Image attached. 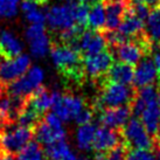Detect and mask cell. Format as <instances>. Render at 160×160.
I'll return each instance as SVG.
<instances>
[{"label": "cell", "mask_w": 160, "mask_h": 160, "mask_svg": "<svg viewBox=\"0 0 160 160\" xmlns=\"http://www.w3.org/2000/svg\"><path fill=\"white\" fill-rule=\"evenodd\" d=\"M50 58L55 68L68 78L80 82L84 76L85 72L81 53L70 48L69 46L63 43L52 46Z\"/></svg>", "instance_id": "6da1fadb"}, {"label": "cell", "mask_w": 160, "mask_h": 160, "mask_svg": "<svg viewBox=\"0 0 160 160\" xmlns=\"http://www.w3.org/2000/svg\"><path fill=\"white\" fill-rule=\"evenodd\" d=\"M34 137V131L31 128L21 126L19 124H8L1 126L0 133V151L17 154Z\"/></svg>", "instance_id": "7a4b0ae2"}, {"label": "cell", "mask_w": 160, "mask_h": 160, "mask_svg": "<svg viewBox=\"0 0 160 160\" xmlns=\"http://www.w3.org/2000/svg\"><path fill=\"white\" fill-rule=\"evenodd\" d=\"M136 92L129 85L108 81L103 85V90L98 98V107L105 109L126 107L133 102Z\"/></svg>", "instance_id": "3957f363"}, {"label": "cell", "mask_w": 160, "mask_h": 160, "mask_svg": "<svg viewBox=\"0 0 160 160\" xmlns=\"http://www.w3.org/2000/svg\"><path fill=\"white\" fill-rule=\"evenodd\" d=\"M45 72L40 67H32L26 74L7 85V93L15 97L29 99L33 93L42 87Z\"/></svg>", "instance_id": "277c9868"}, {"label": "cell", "mask_w": 160, "mask_h": 160, "mask_svg": "<svg viewBox=\"0 0 160 160\" xmlns=\"http://www.w3.org/2000/svg\"><path fill=\"white\" fill-rule=\"evenodd\" d=\"M123 137L126 142V146L132 147L133 150H150L153 146L151 134L137 117L131 118L124 126Z\"/></svg>", "instance_id": "5b68a950"}, {"label": "cell", "mask_w": 160, "mask_h": 160, "mask_svg": "<svg viewBox=\"0 0 160 160\" xmlns=\"http://www.w3.org/2000/svg\"><path fill=\"white\" fill-rule=\"evenodd\" d=\"M150 47V40L144 34L139 41H126L124 43L113 47L116 58L119 60V62L134 66L144 58V54L148 50Z\"/></svg>", "instance_id": "8992f818"}, {"label": "cell", "mask_w": 160, "mask_h": 160, "mask_svg": "<svg viewBox=\"0 0 160 160\" xmlns=\"http://www.w3.org/2000/svg\"><path fill=\"white\" fill-rule=\"evenodd\" d=\"M46 22L52 31L61 33L76 25L75 7L68 5H55L46 13Z\"/></svg>", "instance_id": "52a82bcc"}, {"label": "cell", "mask_w": 160, "mask_h": 160, "mask_svg": "<svg viewBox=\"0 0 160 160\" xmlns=\"http://www.w3.org/2000/svg\"><path fill=\"white\" fill-rule=\"evenodd\" d=\"M31 69V58L21 54L12 60H2L0 62V78L5 84H11L12 82L22 77Z\"/></svg>", "instance_id": "ba28073f"}, {"label": "cell", "mask_w": 160, "mask_h": 160, "mask_svg": "<svg viewBox=\"0 0 160 160\" xmlns=\"http://www.w3.org/2000/svg\"><path fill=\"white\" fill-rule=\"evenodd\" d=\"M85 109L84 99L80 96L66 93L62 95L61 98L54 104L52 110L62 122H70L75 119L80 112Z\"/></svg>", "instance_id": "9c48e42d"}, {"label": "cell", "mask_w": 160, "mask_h": 160, "mask_svg": "<svg viewBox=\"0 0 160 160\" xmlns=\"http://www.w3.org/2000/svg\"><path fill=\"white\" fill-rule=\"evenodd\" d=\"M25 36L34 58H41L50 52V39L46 32L45 25H31L25 32Z\"/></svg>", "instance_id": "30bf717a"}, {"label": "cell", "mask_w": 160, "mask_h": 160, "mask_svg": "<svg viewBox=\"0 0 160 160\" xmlns=\"http://www.w3.org/2000/svg\"><path fill=\"white\" fill-rule=\"evenodd\" d=\"M112 62H113V56L108 50H104L93 56H88L83 61L84 72L91 78H98L108 74V71L110 70V68L113 64Z\"/></svg>", "instance_id": "8fae6325"}, {"label": "cell", "mask_w": 160, "mask_h": 160, "mask_svg": "<svg viewBox=\"0 0 160 160\" xmlns=\"http://www.w3.org/2000/svg\"><path fill=\"white\" fill-rule=\"evenodd\" d=\"M105 46H107V40L101 33L84 31L77 41V52L84 54L85 58H88L104 52Z\"/></svg>", "instance_id": "7c38bea8"}, {"label": "cell", "mask_w": 160, "mask_h": 160, "mask_svg": "<svg viewBox=\"0 0 160 160\" xmlns=\"http://www.w3.org/2000/svg\"><path fill=\"white\" fill-rule=\"evenodd\" d=\"M61 96L62 95L58 90H48L45 87H41L29 97L28 102L39 115L42 116L54 107V104L61 98Z\"/></svg>", "instance_id": "4fadbf2b"}, {"label": "cell", "mask_w": 160, "mask_h": 160, "mask_svg": "<svg viewBox=\"0 0 160 160\" xmlns=\"http://www.w3.org/2000/svg\"><path fill=\"white\" fill-rule=\"evenodd\" d=\"M132 115V110L130 105L119 108H112V109H105L101 113L99 122L102 123L104 128H109L112 130H118L124 128L130 120V117Z\"/></svg>", "instance_id": "5bb4252c"}, {"label": "cell", "mask_w": 160, "mask_h": 160, "mask_svg": "<svg viewBox=\"0 0 160 160\" xmlns=\"http://www.w3.org/2000/svg\"><path fill=\"white\" fill-rule=\"evenodd\" d=\"M130 7L129 0H107L105 12H107V29L116 31L119 28Z\"/></svg>", "instance_id": "9a60e30c"}, {"label": "cell", "mask_w": 160, "mask_h": 160, "mask_svg": "<svg viewBox=\"0 0 160 160\" xmlns=\"http://www.w3.org/2000/svg\"><path fill=\"white\" fill-rule=\"evenodd\" d=\"M158 76L159 74L153 63V60L150 58H144L134 69L133 83L136 87L142 89L153 84L158 78Z\"/></svg>", "instance_id": "2e32d148"}, {"label": "cell", "mask_w": 160, "mask_h": 160, "mask_svg": "<svg viewBox=\"0 0 160 160\" xmlns=\"http://www.w3.org/2000/svg\"><path fill=\"white\" fill-rule=\"evenodd\" d=\"M120 144V134L117 130H112L109 128H99L96 131L95 140H93L92 148L96 152L111 151L112 148L117 147Z\"/></svg>", "instance_id": "e0dca14e"}, {"label": "cell", "mask_w": 160, "mask_h": 160, "mask_svg": "<svg viewBox=\"0 0 160 160\" xmlns=\"http://www.w3.org/2000/svg\"><path fill=\"white\" fill-rule=\"evenodd\" d=\"M23 43L21 40L9 31L0 33V58L2 60H12L21 55Z\"/></svg>", "instance_id": "ac0fdd59"}, {"label": "cell", "mask_w": 160, "mask_h": 160, "mask_svg": "<svg viewBox=\"0 0 160 160\" xmlns=\"http://www.w3.org/2000/svg\"><path fill=\"white\" fill-rule=\"evenodd\" d=\"M34 137L36 138V142L48 146L50 144L67 139V131L66 130H55L50 128L43 119H41L38 125L33 129Z\"/></svg>", "instance_id": "d6986e66"}, {"label": "cell", "mask_w": 160, "mask_h": 160, "mask_svg": "<svg viewBox=\"0 0 160 160\" xmlns=\"http://www.w3.org/2000/svg\"><path fill=\"white\" fill-rule=\"evenodd\" d=\"M108 81L129 85L134 80V69L132 66L125 64L122 62L113 63L110 70L108 71Z\"/></svg>", "instance_id": "ffe728a7"}, {"label": "cell", "mask_w": 160, "mask_h": 160, "mask_svg": "<svg viewBox=\"0 0 160 160\" xmlns=\"http://www.w3.org/2000/svg\"><path fill=\"white\" fill-rule=\"evenodd\" d=\"M142 123L150 134H157L160 123V107L158 101L146 103V108L142 113Z\"/></svg>", "instance_id": "44dd1931"}, {"label": "cell", "mask_w": 160, "mask_h": 160, "mask_svg": "<svg viewBox=\"0 0 160 160\" xmlns=\"http://www.w3.org/2000/svg\"><path fill=\"white\" fill-rule=\"evenodd\" d=\"M97 128L93 124H85L78 126L76 131V145L81 151H90L92 148Z\"/></svg>", "instance_id": "7402d4cb"}, {"label": "cell", "mask_w": 160, "mask_h": 160, "mask_svg": "<svg viewBox=\"0 0 160 160\" xmlns=\"http://www.w3.org/2000/svg\"><path fill=\"white\" fill-rule=\"evenodd\" d=\"M144 28H145L144 21H142L140 19H138L130 11H128L123 22L120 23L119 28H118V32L122 35H124L125 38H128V36H139L140 33L142 34Z\"/></svg>", "instance_id": "603a6c76"}, {"label": "cell", "mask_w": 160, "mask_h": 160, "mask_svg": "<svg viewBox=\"0 0 160 160\" xmlns=\"http://www.w3.org/2000/svg\"><path fill=\"white\" fill-rule=\"evenodd\" d=\"M88 26L93 32L101 31L107 26V12H105V5H103V2L95 5L90 8Z\"/></svg>", "instance_id": "cb8c5ba5"}, {"label": "cell", "mask_w": 160, "mask_h": 160, "mask_svg": "<svg viewBox=\"0 0 160 160\" xmlns=\"http://www.w3.org/2000/svg\"><path fill=\"white\" fill-rule=\"evenodd\" d=\"M146 35L150 41H153L160 46V9L154 8L151 11L146 20Z\"/></svg>", "instance_id": "d4e9b609"}, {"label": "cell", "mask_w": 160, "mask_h": 160, "mask_svg": "<svg viewBox=\"0 0 160 160\" xmlns=\"http://www.w3.org/2000/svg\"><path fill=\"white\" fill-rule=\"evenodd\" d=\"M19 160H46V152L36 140L28 142L19 153Z\"/></svg>", "instance_id": "484cf974"}, {"label": "cell", "mask_w": 160, "mask_h": 160, "mask_svg": "<svg viewBox=\"0 0 160 160\" xmlns=\"http://www.w3.org/2000/svg\"><path fill=\"white\" fill-rule=\"evenodd\" d=\"M46 156L48 157L49 160H61L64 156H67L70 151V146L68 144L67 139L58 140V142L50 144L46 146Z\"/></svg>", "instance_id": "4316f807"}, {"label": "cell", "mask_w": 160, "mask_h": 160, "mask_svg": "<svg viewBox=\"0 0 160 160\" xmlns=\"http://www.w3.org/2000/svg\"><path fill=\"white\" fill-rule=\"evenodd\" d=\"M40 120H41V115H39V113L29 105V103H28V107H27L26 110L21 113V116L19 117V119L17 123H18L19 125H21V126H26V128L34 129Z\"/></svg>", "instance_id": "83f0119b"}, {"label": "cell", "mask_w": 160, "mask_h": 160, "mask_svg": "<svg viewBox=\"0 0 160 160\" xmlns=\"http://www.w3.org/2000/svg\"><path fill=\"white\" fill-rule=\"evenodd\" d=\"M20 0H0V17L12 19L18 14Z\"/></svg>", "instance_id": "f1b7e54d"}, {"label": "cell", "mask_w": 160, "mask_h": 160, "mask_svg": "<svg viewBox=\"0 0 160 160\" xmlns=\"http://www.w3.org/2000/svg\"><path fill=\"white\" fill-rule=\"evenodd\" d=\"M41 5H36L35 7L25 12V18L31 25H45L46 23V14L41 11Z\"/></svg>", "instance_id": "f546056e"}, {"label": "cell", "mask_w": 160, "mask_h": 160, "mask_svg": "<svg viewBox=\"0 0 160 160\" xmlns=\"http://www.w3.org/2000/svg\"><path fill=\"white\" fill-rule=\"evenodd\" d=\"M129 11L133 15H136L138 19H140L142 21H146L150 13H151L150 7L144 4H140V2H133L132 5L130 4Z\"/></svg>", "instance_id": "4dcf8cb0"}, {"label": "cell", "mask_w": 160, "mask_h": 160, "mask_svg": "<svg viewBox=\"0 0 160 160\" xmlns=\"http://www.w3.org/2000/svg\"><path fill=\"white\" fill-rule=\"evenodd\" d=\"M89 7L84 4L75 7V20L76 25L80 27H85L88 25V18H89Z\"/></svg>", "instance_id": "1f68e13d"}, {"label": "cell", "mask_w": 160, "mask_h": 160, "mask_svg": "<svg viewBox=\"0 0 160 160\" xmlns=\"http://www.w3.org/2000/svg\"><path fill=\"white\" fill-rule=\"evenodd\" d=\"M126 158H128V148L126 145L122 144L107 153V160H126Z\"/></svg>", "instance_id": "d6a6232c"}, {"label": "cell", "mask_w": 160, "mask_h": 160, "mask_svg": "<svg viewBox=\"0 0 160 160\" xmlns=\"http://www.w3.org/2000/svg\"><path fill=\"white\" fill-rule=\"evenodd\" d=\"M126 160H156L150 150H132L128 153Z\"/></svg>", "instance_id": "836d02e7"}, {"label": "cell", "mask_w": 160, "mask_h": 160, "mask_svg": "<svg viewBox=\"0 0 160 160\" xmlns=\"http://www.w3.org/2000/svg\"><path fill=\"white\" fill-rule=\"evenodd\" d=\"M92 117H93L92 111H91L90 109H87V108H85L84 110H83L82 112H80L78 116L75 118V122H76V124H78V126H81V125H85V124H90V122H91V119H92Z\"/></svg>", "instance_id": "e575fe53"}, {"label": "cell", "mask_w": 160, "mask_h": 160, "mask_svg": "<svg viewBox=\"0 0 160 160\" xmlns=\"http://www.w3.org/2000/svg\"><path fill=\"white\" fill-rule=\"evenodd\" d=\"M152 60H153V63H154L157 70H158V74H159V76H160V48L153 53Z\"/></svg>", "instance_id": "d590c367"}, {"label": "cell", "mask_w": 160, "mask_h": 160, "mask_svg": "<svg viewBox=\"0 0 160 160\" xmlns=\"http://www.w3.org/2000/svg\"><path fill=\"white\" fill-rule=\"evenodd\" d=\"M136 2H140V4H144L151 7V6H157V5L160 4V0H134Z\"/></svg>", "instance_id": "8d00e7d4"}, {"label": "cell", "mask_w": 160, "mask_h": 160, "mask_svg": "<svg viewBox=\"0 0 160 160\" xmlns=\"http://www.w3.org/2000/svg\"><path fill=\"white\" fill-rule=\"evenodd\" d=\"M0 160H19L15 154H11V153H6V152L0 151Z\"/></svg>", "instance_id": "74e56055"}, {"label": "cell", "mask_w": 160, "mask_h": 160, "mask_svg": "<svg viewBox=\"0 0 160 160\" xmlns=\"http://www.w3.org/2000/svg\"><path fill=\"white\" fill-rule=\"evenodd\" d=\"M63 4L71 6V7H77L81 4H83V0H62Z\"/></svg>", "instance_id": "f35d334b"}, {"label": "cell", "mask_w": 160, "mask_h": 160, "mask_svg": "<svg viewBox=\"0 0 160 160\" xmlns=\"http://www.w3.org/2000/svg\"><path fill=\"white\" fill-rule=\"evenodd\" d=\"M101 2H102V0H83V4L87 5L88 7H93L95 5L101 4Z\"/></svg>", "instance_id": "ab89813d"}, {"label": "cell", "mask_w": 160, "mask_h": 160, "mask_svg": "<svg viewBox=\"0 0 160 160\" xmlns=\"http://www.w3.org/2000/svg\"><path fill=\"white\" fill-rule=\"evenodd\" d=\"M61 160H80V158L76 156L74 152H69L67 156H64Z\"/></svg>", "instance_id": "60d3db41"}, {"label": "cell", "mask_w": 160, "mask_h": 160, "mask_svg": "<svg viewBox=\"0 0 160 160\" xmlns=\"http://www.w3.org/2000/svg\"><path fill=\"white\" fill-rule=\"evenodd\" d=\"M154 159L156 160H160V144H156V148H154Z\"/></svg>", "instance_id": "b9f144b4"}, {"label": "cell", "mask_w": 160, "mask_h": 160, "mask_svg": "<svg viewBox=\"0 0 160 160\" xmlns=\"http://www.w3.org/2000/svg\"><path fill=\"white\" fill-rule=\"evenodd\" d=\"M5 91H7V87H6V84L0 78V96H2L4 93H6Z\"/></svg>", "instance_id": "7bdbcfd3"}, {"label": "cell", "mask_w": 160, "mask_h": 160, "mask_svg": "<svg viewBox=\"0 0 160 160\" xmlns=\"http://www.w3.org/2000/svg\"><path fill=\"white\" fill-rule=\"evenodd\" d=\"M157 140H156V144H160V123H159V126H158V131H157Z\"/></svg>", "instance_id": "ee69618b"}, {"label": "cell", "mask_w": 160, "mask_h": 160, "mask_svg": "<svg viewBox=\"0 0 160 160\" xmlns=\"http://www.w3.org/2000/svg\"><path fill=\"white\" fill-rule=\"evenodd\" d=\"M31 1H34V2H38L39 5H41V6H43V5H46L47 2H48V0H31Z\"/></svg>", "instance_id": "f6af8a7d"}, {"label": "cell", "mask_w": 160, "mask_h": 160, "mask_svg": "<svg viewBox=\"0 0 160 160\" xmlns=\"http://www.w3.org/2000/svg\"><path fill=\"white\" fill-rule=\"evenodd\" d=\"M158 103H159V107H160V85L158 88Z\"/></svg>", "instance_id": "bcb514c9"}, {"label": "cell", "mask_w": 160, "mask_h": 160, "mask_svg": "<svg viewBox=\"0 0 160 160\" xmlns=\"http://www.w3.org/2000/svg\"><path fill=\"white\" fill-rule=\"evenodd\" d=\"M80 160H89V159H87V158H82V159H80Z\"/></svg>", "instance_id": "7dc6e473"}, {"label": "cell", "mask_w": 160, "mask_h": 160, "mask_svg": "<svg viewBox=\"0 0 160 160\" xmlns=\"http://www.w3.org/2000/svg\"><path fill=\"white\" fill-rule=\"evenodd\" d=\"M0 133H1V123H0Z\"/></svg>", "instance_id": "c3c4849f"}]
</instances>
